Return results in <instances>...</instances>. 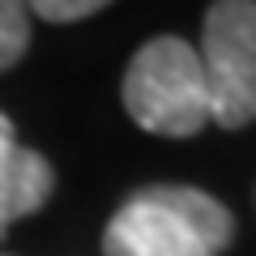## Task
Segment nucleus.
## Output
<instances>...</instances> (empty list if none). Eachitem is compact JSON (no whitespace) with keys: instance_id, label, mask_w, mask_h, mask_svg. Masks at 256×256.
I'll return each mask as SVG.
<instances>
[{"instance_id":"39448f33","label":"nucleus","mask_w":256,"mask_h":256,"mask_svg":"<svg viewBox=\"0 0 256 256\" xmlns=\"http://www.w3.org/2000/svg\"><path fill=\"white\" fill-rule=\"evenodd\" d=\"M30 47V9L26 0H0V73L26 56Z\"/></svg>"},{"instance_id":"7ed1b4c3","label":"nucleus","mask_w":256,"mask_h":256,"mask_svg":"<svg viewBox=\"0 0 256 256\" xmlns=\"http://www.w3.org/2000/svg\"><path fill=\"white\" fill-rule=\"evenodd\" d=\"M210 120L244 128L256 120V0H214L201 26Z\"/></svg>"},{"instance_id":"f03ea898","label":"nucleus","mask_w":256,"mask_h":256,"mask_svg":"<svg viewBox=\"0 0 256 256\" xmlns=\"http://www.w3.org/2000/svg\"><path fill=\"white\" fill-rule=\"evenodd\" d=\"M124 107L154 137H196L210 124V90L196 47L175 34L150 38L124 73Z\"/></svg>"},{"instance_id":"20e7f679","label":"nucleus","mask_w":256,"mask_h":256,"mask_svg":"<svg viewBox=\"0 0 256 256\" xmlns=\"http://www.w3.org/2000/svg\"><path fill=\"white\" fill-rule=\"evenodd\" d=\"M52 188H56V171L38 150H22V146L4 150L0 154V235L13 222L43 210L52 201Z\"/></svg>"},{"instance_id":"423d86ee","label":"nucleus","mask_w":256,"mask_h":256,"mask_svg":"<svg viewBox=\"0 0 256 256\" xmlns=\"http://www.w3.org/2000/svg\"><path fill=\"white\" fill-rule=\"evenodd\" d=\"M111 0H26V9L43 22H82V18H94L98 9H107Z\"/></svg>"},{"instance_id":"f257e3e1","label":"nucleus","mask_w":256,"mask_h":256,"mask_svg":"<svg viewBox=\"0 0 256 256\" xmlns=\"http://www.w3.org/2000/svg\"><path fill=\"white\" fill-rule=\"evenodd\" d=\"M235 239V218L210 192L154 184L132 192L102 230V256H218Z\"/></svg>"},{"instance_id":"0eeeda50","label":"nucleus","mask_w":256,"mask_h":256,"mask_svg":"<svg viewBox=\"0 0 256 256\" xmlns=\"http://www.w3.org/2000/svg\"><path fill=\"white\" fill-rule=\"evenodd\" d=\"M9 146H13V124H9V116L0 111V154H4Z\"/></svg>"}]
</instances>
